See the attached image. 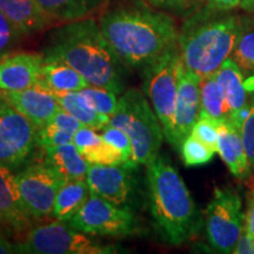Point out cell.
Returning a JSON list of instances; mask_svg holds the SVG:
<instances>
[{
  "mask_svg": "<svg viewBox=\"0 0 254 254\" xmlns=\"http://www.w3.org/2000/svg\"><path fill=\"white\" fill-rule=\"evenodd\" d=\"M38 128L7 101L0 109V164L17 170L37 145Z\"/></svg>",
  "mask_w": 254,
  "mask_h": 254,
  "instance_id": "12",
  "label": "cell"
},
{
  "mask_svg": "<svg viewBox=\"0 0 254 254\" xmlns=\"http://www.w3.org/2000/svg\"><path fill=\"white\" fill-rule=\"evenodd\" d=\"M105 0H37L38 5L51 20H81L94 13Z\"/></svg>",
  "mask_w": 254,
  "mask_h": 254,
  "instance_id": "21",
  "label": "cell"
},
{
  "mask_svg": "<svg viewBox=\"0 0 254 254\" xmlns=\"http://www.w3.org/2000/svg\"><path fill=\"white\" fill-rule=\"evenodd\" d=\"M239 28L240 20L234 15L193 18L178 37V51L184 66L200 77L217 72L233 52Z\"/></svg>",
  "mask_w": 254,
  "mask_h": 254,
  "instance_id": "4",
  "label": "cell"
},
{
  "mask_svg": "<svg viewBox=\"0 0 254 254\" xmlns=\"http://www.w3.org/2000/svg\"><path fill=\"white\" fill-rule=\"evenodd\" d=\"M147 196L155 230L167 244L180 246L201 227V214L182 176L159 154L147 166Z\"/></svg>",
  "mask_w": 254,
  "mask_h": 254,
  "instance_id": "3",
  "label": "cell"
},
{
  "mask_svg": "<svg viewBox=\"0 0 254 254\" xmlns=\"http://www.w3.org/2000/svg\"><path fill=\"white\" fill-rule=\"evenodd\" d=\"M103 138L104 140L117 148L120 153L123 154L124 159H125V165L128 167L136 168L138 165L133 160V147L132 142L129 136L126 134L125 131L116 126L107 125L105 128H103Z\"/></svg>",
  "mask_w": 254,
  "mask_h": 254,
  "instance_id": "29",
  "label": "cell"
},
{
  "mask_svg": "<svg viewBox=\"0 0 254 254\" xmlns=\"http://www.w3.org/2000/svg\"><path fill=\"white\" fill-rule=\"evenodd\" d=\"M104 141L103 135L98 134L95 129L87 126H81L73 135V144L77 146L78 151L84 158L99 147Z\"/></svg>",
  "mask_w": 254,
  "mask_h": 254,
  "instance_id": "33",
  "label": "cell"
},
{
  "mask_svg": "<svg viewBox=\"0 0 254 254\" xmlns=\"http://www.w3.org/2000/svg\"><path fill=\"white\" fill-rule=\"evenodd\" d=\"M180 152L186 166H200L212 160L215 151L194 135L190 134L180 146Z\"/></svg>",
  "mask_w": 254,
  "mask_h": 254,
  "instance_id": "28",
  "label": "cell"
},
{
  "mask_svg": "<svg viewBox=\"0 0 254 254\" xmlns=\"http://www.w3.org/2000/svg\"><path fill=\"white\" fill-rule=\"evenodd\" d=\"M0 12L24 36L45 30L52 21L44 13L37 0H0Z\"/></svg>",
  "mask_w": 254,
  "mask_h": 254,
  "instance_id": "18",
  "label": "cell"
},
{
  "mask_svg": "<svg viewBox=\"0 0 254 254\" xmlns=\"http://www.w3.org/2000/svg\"><path fill=\"white\" fill-rule=\"evenodd\" d=\"M205 230L208 244L218 253H233L245 231L243 199L237 190L217 187L205 211Z\"/></svg>",
  "mask_w": 254,
  "mask_h": 254,
  "instance_id": "7",
  "label": "cell"
},
{
  "mask_svg": "<svg viewBox=\"0 0 254 254\" xmlns=\"http://www.w3.org/2000/svg\"><path fill=\"white\" fill-rule=\"evenodd\" d=\"M8 233H9V228L7 227V225L5 224L4 219L1 218V215H0V234H1V236L7 237Z\"/></svg>",
  "mask_w": 254,
  "mask_h": 254,
  "instance_id": "42",
  "label": "cell"
},
{
  "mask_svg": "<svg viewBox=\"0 0 254 254\" xmlns=\"http://www.w3.org/2000/svg\"><path fill=\"white\" fill-rule=\"evenodd\" d=\"M221 123L230 119L231 112L217 80V74L205 75L200 82V114Z\"/></svg>",
  "mask_w": 254,
  "mask_h": 254,
  "instance_id": "24",
  "label": "cell"
},
{
  "mask_svg": "<svg viewBox=\"0 0 254 254\" xmlns=\"http://www.w3.org/2000/svg\"><path fill=\"white\" fill-rule=\"evenodd\" d=\"M241 0H208L209 8L213 11L225 12L240 6Z\"/></svg>",
  "mask_w": 254,
  "mask_h": 254,
  "instance_id": "38",
  "label": "cell"
},
{
  "mask_svg": "<svg viewBox=\"0 0 254 254\" xmlns=\"http://www.w3.org/2000/svg\"><path fill=\"white\" fill-rule=\"evenodd\" d=\"M234 254H254V240L245 231L243 232L236 247L233 251Z\"/></svg>",
  "mask_w": 254,
  "mask_h": 254,
  "instance_id": "37",
  "label": "cell"
},
{
  "mask_svg": "<svg viewBox=\"0 0 254 254\" xmlns=\"http://www.w3.org/2000/svg\"><path fill=\"white\" fill-rule=\"evenodd\" d=\"M240 6L245 9V11L254 12V0H241Z\"/></svg>",
  "mask_w": 254,
  "mask_h": 254,
  "instance_id": "41",
  "label": "cell"
},
{
  "mask_svg": "<svg viewBox=\"0 0 254 254\" xmlns=\"http://www.w3.org/2000/svg\"><path fill=\"white\" fill-rule=\"evenodd\" d=\"M215 74L231 114L243 109L249 101V95L240 66L230 57L221 64Z\"/></svg>",
  "mask_w": 254,
  "mask_h": 254,
  "instance_id": "20",
  "label": "cell"
},
{
  "mask_svg": "<svg viewBox=\"0 0 254 254\" xmlns=\"http://www.w3.org/2000/svg\"><path fill=\"white\" fill-rule=\"evenodd\" d=\"M24 34L0 12V60L12 55Z\"/></svg>",
  "mask_w": 254,
  "mask_h": 254,
  "instance_id": "30",
  "label": "cell"
},
{
  "mask_svg": "<svg viewBox=\"0 0 254 254\" xmlns=\"http://www.w3.org/2000/svg\"><path fill=\"white\" fill-rule=\"evenodd\" d=\"M2 93L6 101L19 113L26 117L38 129L49 124L60 109L55 94L44 82L27 90L2 91Z\"/></svg>",
  "mask_w": 254,
  "mask_h": 254,
  "instance_id": "14",
  "label": "cell"
},
{
  "mask_svg": "<svg viewBox=\"0 0 254 254\" xmlns=\"http://www.w3.org/2000/svg\"><path fill=\"white\" fill-rule=\"evenodd\" d=\"M0 215L9 231L26 233L32 227V217L24 207L13 171L0 164Z\"/></svg>",
  "mask_w": 254,
  "mask_h": 254,
  "instance_id": "16",
  "label": "cell"
},
{
  "mask_svg": "<svg viewBox=\"0 0 254 254\" xmlns=\"http://www.w3.org/2000/svg\"><path fill=\"white\" fill-rule=\"evenodd\" d=\"M24 207L32 219L52 215L63 180L46 163L32 164L15 174Z\"/></svg>",
  "mask_w": 254,
  "mask_h": 254,
  "instance_id": "11",
  "label": "cell"
},
{
  "mask_svg": "<svg viewBox=\"0 0 254 254\" xmlns=\"http://www.w3.org/2000/svg\"><path fill=\"white\" fill-rule=\"evenodd\" d=\"M67 224L91 236L127 237L139 232L134 212L118 207L93 193Z\"/></svg>",
  "mask_w": 254,
  "mask_h": 254,
  "instance_id": "9",
  "label": "cell"
},
{
  "mask_svg": "<svg viewBox=\"0 0 254 254\" xmlns=\"http://www.w3.org/2000/svg\"><path fill=\"white\" fill-rule=\"evenodd\" d=\"M179 63L180 55L177 44L154 63L144 67V91L160 120L165 138L171 145H173Z\"/></svg>",
  "mask_w": 254,
  "mask_h": 254,
  "instance_id": "8",
  "label": "cell"
},
{
  "mask_svg": "<svg viewBox=\"0 0 254 254\" xmlns=\"http://www.w3.org/2000/svg\"><path fill=\"white\" fill-rule=\"evenodd\" d=\"M44 56L19 53L0 60V91L27 90L43 81Z\"/></svg>",
  "mask_w": 254,
  "mask_h": 254,
  "instance_id": "15",
  "label": "cell"
},
{
  "mask_svg": "<svg viewBox=\"0 0 254 254\" xmlns=\"http://www.w3.org/2000/svg\"><path fill=\"white\" fill-rule=\"evenodd\" d=\"M91 194L86 179L64 183L57 194L52 215L56 220L68 222Z\"/></svg>",
  "mask_w": 254,
  "mask_h": 254,
  "instance_id": "23",
  "label": "cell"
},
{
  "mask_svg": "<svg viewBox=\"0 0 254 254\" xmlns=\"http://www.w3.org/2000/svg\"><path fill=\"white\" fill-rule=\"evenodd\" d=\"M198 73L186 68L180 60L178 67V88L174 111L173 147L180 148L192 132L200 114V82Z\"/></svg>",
  "mask_w": 254,
  "mask_h": 254,
  "instance_id": "13",
  "label": "cell"
},
{
  "mask_svg": "<svg viewBox=\"0 0 254 254\" xmlns=\"http://www.w3.org/2000/svg\"><path fill=\"white\" fill-rule=\"evenodd\" d=\"M187 2H189V0H155V5L167 8L185 7Z\"/></svg>",
  "mask_w": 254,
  "mask_h": 254,
  "instance_id": "39",
  "label": "cell"
},
{
  "mask_svg": "<svg viewBox=\"0 0 254 254\" xmlns=\"http://www.w3.org/2000/svg\"><path fill=\"white\" fill-rule=\"evenodd\" d=\"M73 141V135L63 131L53 123L46 124L37 132V145L43 148L56 147L64 144H68Z\"/></svg>",
  "mask_w": 254,
  "mask_h": 254,
  "instance_id": "31",
  "label": "cell"
},
{
  "mask_svg": "<svg viewBox=\"0 0 254 254\" xmlns=\"http://www.w3.org/2000/svg\"><path fill=\"white\" fill-rule=\"evenodd\" d=\"M51 123H53L56 126H58L59 128H62L63 131L67 132L72 135H74V133L77 132L81 126H84L77 118H74V117H73L71 113H68L67 111L63 110L62 107H60L58 112L53 116V118L51 119Z\"/></svg>",
  "mask_w": 254,
  "mask_h": 254,
  "instance_id": "35",
  "label": "cell"
},
{
  "mask_svg": "<svg viewBox=\"0 0 254 254\" xmlns=\"http://www.w3.org/2000/svg\"><path fill=\"white\" fill-rule=\"evenodd\" d=\"M12 253H17L15 245L7 239V237L1 236V234H0V254H12Z\"/></svg>",
  "mask_w": 254,
  "mask_h": 254,
  "instance_id": "40",
  "label": "cell"
},
{
  "mask_svg": "<svg viewBox=\"0 0 254 254\" xmlns=\"http://www.w3.org/2000/svg\"><path fill=\"white\" fill-rule=\"evenodd\" d=\"M219 124L220 123L212 118H208V117L199 116V119L196 120L195 125L193 126L190 134L194 135L195 138H198L199 140H201L204 144L217 152Z\"/></svg>",
  "mask_w": 254,
  "mask_h": 254,
  "instance_id": "32",
  "label": "cell"
},
{
  "mask_svg": "<svg viewBox=\"0 0 254 254\" xmlns=\"http://www.w3.org/2000/svg\"><path fill=\"white\" fill-rule=\"evenodd\" d=\"M109 125L122 128L129 136L133 160L146 167L159 155L165 138L163 126L144 93L131 88L120 94L117 112Z\"/></svg>",
  "mask_w": 254,
  "mask_h": 254,
  "instance_id": "5",
  "label": "cell"
},
{
  "mask_svg": "<svg viewBox=\"0 0 254 254\" xmlns=\"http://www.w3.org/2000/svg\"><path fill=\"white\" fill-rule=\"evenodd\" d=\"M59 106L77 118L84 126L91 127L95 131H103L110 123L109 117L95 112L81 99L79 92H52Z\"/></svg>",
  "mask_w": 254,
  "mask_h": 254,
  "instance_id": "25",
  "label": "cell"
},
{
  "mask_svg": "<svg viewBox=\"0 0 254 254\" xmlns=\"http://www.w3.org/2000/svg\"><path fill=\"white\" fill-rule=\"evenodd\" d=\"M79 94H80L82 101L90 109L105 117H109V118H111L118 109L119 99L117 98L118 94L106 90V88L90 85V86L79 91Z\"/></svg>",
  "mask_w": 254,
  "mask_h": 254,
  "instance_id": "27",
  "label": "cell"
},
{
  "mask_svg": "<svg viewBox=\"0 0 254 254\" xmlns=\"http://www.w3.org/2000/svg\"><path fill=\"white\" fill-rule=\"evenodd\" d=\"M43 81L52 92H79L90 86L82 75L67 64L44 59Z\"/></svg>",
  "mask_w": 254,
  "mask_h": 254,
  "instance_id": "22",
  "label": "cell"
},
{
  "mask_svg": "<svg viewBox=\"0 0 254 254\" xmlns=\"http://www.w3.org/2000/svg\"><path fill=\"white\" fill-rule=\"evenodd\" d=\"M217 152L232 176L245 179L251 174V166L244 147L241 132L230 119L219 124V138Z\"/></svg>",
  "mask_w": 254,
  "mask_h": 254,
  "instance_id": "17",
  "label": "cell"
},
{
  "mask_svg": "<svg viewBox=\"0 0 254 254\" xmlns=\"http://www.w3.org/2000/svg\"><path fill=\"white\" fill-rule=\"evenodd\" d=\"M75 230L65 221H53L32 226L24 239L15 245L17 253L26 254H109L114 246L103 245Z\"/></svg>",
  "mask_w": 254,
  "mask_h": 254,
  "instance_id": "6",
  "label": "cell"
},
{
  "mask_svg": "<svg viewBox=\"0 0 254 254\" xmlns=\"http://www.w3.org/2000/svg\"><path fill=\"white\" fill-rule=\"evenodd\" d=\"M151 1H152V2H153V4H155V0H151Z\"/></svg>",
  "mask_w": 254,
  "mask_h": 254,
  "instance_id": "44",
  "label": "cell"
},
{
  "mask_svg": "<svg viewBox=\"0 0 254 254\" xmlns=\"http://www.w3.org/2000/svg\"><path fill=\"white\" fill-rule=\"evenodd\" d=\"M245 232L254 240V189L247 196V208L245 213Z\"/></svg>",
  "mask_w": 254,
  "mask_h": 254,
  "instance_id": "36",
  "label": "cell"
},
{
  "mask_svg": "<svg viewBox=\"0 0 254 254\" xmlns=\"http://www.w3.org/2000/svg\"><path fill=\"white\" fill-rule=\"evenodd\" d=\"M45 163L58 174L63 183L86 179L88 164L72 142L45 148Z\"/></svg>",
  "mask_w": 254,
  "mask_h": 254,
  "instance_id": "19",
  "label": "cell"
},
{
  "mask_svg": "<svg viewBox=\"0 0 254 254\" xmlns=\"http://www.w3.org/2000/svg\"><path fill=\"white\" fill-rule=\"evenodd\" d=\"M6 103V99L4 97V93H2V91H0V109H1L2 106H4V104Z\"/></svg>",
  "mask_w": 254,
  "mask_h": 254,
  "instance_id": "43",
  "label": "cell"
},
{
  "mask_svg": "<svg viewBox=\"0 0 254 254\" xmlns=\"http://www.w3.org/2000/svg\"><path fill=\"white\" fill-rule=\"evenodd\" d=\"M250 112L241 126V138L245 147L251 170H254V92L249 97Z\"/></svg>",
  "mask_w": 254,
  "mask_h": 254,
  "instance_id": "34",
  "label": "cell"
},
{
  "mask_svg": "<svg viewBox=\"0 0 254 254\" xmlns=\"http://www.w3.org/2000/svg\"><path fill=\"white\" fill-rule=\"evenodd\" d=\"M231 58L243 71L254 73V17L240 20L239 34Z\"/></svg>",
  "mask_w": 254,
  "mask_h": 254,
  "instance_id": "26",
  "label": "cell"
},
{
  "mask_svg": "<svg viewBox=\"0 0 254 254\" xmlns=\"http://www.w3.org/2000/svg\"><path fill=\"white\" fill-rule=\"evenodd\" d=\"M105 38L126 67L144 68L177 46L176 24L170 15L145 6H124L99 20Z\"/></svg>",
  "mask_w": 254,
  "mask_h": 254,
  "instance_id": "2",
  "label": "cell"
},
{
  "mask_svg": "<svg viewBox=\"0 0 254 254\" xmlns=\"http://www.w3.org/2000/svg\"><path fill=\"white\" fill-rule=\"evenodd\" d=\"M135 168L126 165H88L86 182L91 193L118 207L134 212L139 206Z\"/></svg>",
  "mask_w": 254,
  "mask_h": 254,
  "instance_id": "10",
  "label": "cell"
},
{
  "mask_svg": "<svg viewBox=\"0 0 254 254\" xmlns=\"http://www.w3.org/2000/svg\"><path fill=\"white\" fill-rule=\"evenodd\" d=\"M44 59L67 64L92 86L120 95L125 92V68L94 19L69 21L47 38Z\"/></svg>",
  "mask_w": 254,
  "mask_h": 254,
  "instance_id": "1",
  "label": "cell"
}]
</instances>
